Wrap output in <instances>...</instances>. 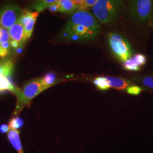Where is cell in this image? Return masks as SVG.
Wrapping results in <instances>:
<instances>
[{
    "label": "cell",
    "mask_w": 153,
    "mask_h": 153,
    "mask_svg": "<svg viewBox=\"0 0 153 153\" xmlns=\"http://www.w3.org/2000/svg\"><path fill=\"white\" fill-rule=\"evenodd\" d=\"M100 22L90 11L78 10L72 14L63 28L62 38L74 42L97 38L101 33Z\"/></svg>",
    "instance_id": "obj_1"
},
{
    "label": "cell",
    "mask_w": 153,
    "mask_h": 153,
    "mask_svg": "<svg viewBox=\"0 0 153 153\" xmlns=\"http://www.w3.org/2000/svg\"><path fill=\"white\" fill-rule=\"evenodd\" d=\"M124 5L121 0H97L92 8L93 14L99 22L109 24L115 21Z\"/></svg>",
    "instance_id": "obj_2"
},
{
    "label": "cell",
    "mask_w": 153,
    "mask_h": 153,
    "mask_svg": "<svg viewBox=\"0 0 153 153\" xmlns=\"http://www.w3.org/2000/svg\"><path fill=\"white\" fill-rule=\"evenodd\" d=\"M48 88L44 86L41 78L33 79L27 82L22 89L18 88L15 95L17 98L16 107L14 111V116L16 117L22 109L30 103L33 99Z\"/></svg>",
    "instance_id": "obj_3"
},
{
    "label": "cell",
    "mask_w": 153,
    "mask_h": 153,
    "mask_svg": "<svg viewBox=\"0 0 153 153\" xmlns=\"http://www.w3.org/2000/svg\"><path fill=\"white\" fill-rule=\"evenodd\" d=\"M107 43L111 53L120 62L125 63L134 55L129 42L119 33H108Z\"/></svg>",
    "instance_id": "obj_4"
},
{
    "label": "cell",
    "mask_w": 153,
    "mask_h": 153,
    "mask_svg": "<svg viewBox=\"0 0 153 153\" xmlns=\"http://www.w3.org/2000/svg\"><path fill=\"white\" fill-rule=\"evenodd\" d=\"M128 9L136 21L153 27V0L129 1Z\"/></svg>",
    "instance_id": "obj_5"
},
{
    "label": "cell",
    "mask_w": 153,
    "mask_h": 153,
    "mask_svg": "<svg viewBox=\"0 0 153 153\" xmlns=\"http://www.w3.org/2000/svg\"><path fill=\"white\" fill-rule=\"evenodd\" d=\"M23 10L14 4H9L0 9V26L9 30L18 22Z\"/></svg>",
    "instance_id": "obj_6"
},
{
    "label": "cell",
    "mask_w": 153,
    "mask_h": 153,
    "mask_svg": "<svg viewBox=\"0 0 153 153\" xmlns=\"http://www.w3.org/2000/svg\"><path fill=\"white\" fill-rule=\"evenodd\" d=\"M38 16V13L36 11L31 12L23 10L19 21L24 28L25 36L26 40L30 38L32 35Z\"/></svg>",
    "instance_id": "obj_7"
},
{
    "label": "cell",
    "mask_w": 153,
    "mask_h": 153,
    "mask_svg": "<svg viewBox=\"0 0 153 153\" xmlns=\"http://www.w3.org/2000/svg\"><path fill=\"white\" fill-rule=\"evenodd\" d=\"M146 63V57L142 54L134 55L129 60L124 63V68L128 71H139Z\"/></svg>",
    "instance_id": "obj_8"
},
{
    "label": "cell",
    "mask_w": 153,
    "mask_h": 153,
    "mask_svg": "<svg viewBox=\"0 0 153 153\" xmlns=\"http://www.w3.org/2000/svg\"><path fill=\"white\" fill-rule=\"evenodd\" d=\"M9 32L10 37V41H15L21 46L26 40L25 36L24 28L21 23L18 21L9 30Z\"/></svg>",
    "instance_id": "obj_9"
},
{
    "label": "cell",
    "mask_w": 153,
    "mask_h": 153,
    "mask_svg": "<svg viewBox=\"0 0 153 153\" xmlns=\"http://www.w3.org/2000/svg\"><path fill=\"white\" fill-rule=\"evenodd\" d=\"M105 78L108 82L109 88L126 91L128 88L134 85L131 81L122 77L109 76H105Z\"/></svg>",
    "instance_id": "obj_10"
},
{
    "label": "cell",
    "mask_w": 153,
    "mask_h": 153,
    "mask_svg": "<svg viewBox=\"0 0 153 153\" xmlns=\"http://www.w3.org/2000/svg\"><path fill=\"white\" fill-rule=\"evenodd\" d=\"M20 131L18 130L10 129L7 133V138L12 146L18 153H24L20 138Z\"/></svg>",
    "instance_id": "obj_11"
},
{
    "label": "cell",
    "mask_w": 153,
    "mask_h": 153,
    "mask_svg": "<svg viewBox=\"0 0 153 153\" xmlns=\"http://www.w3.org/2000/svg\"><path fill=\"white\" fill-rule=\"evenodd\" d=\"M59 3L60 7V12L65 14L74 13L79 10V6L76 1L73 0H60Z\"/></svg>",
    "instance_id": "obj_12"
},
{
    "label": "cell",
    "mask_w": 153,
    "mask_h": 153,
    "mask_svg": "<svg viewBox=\"0 0 153 153\" xmlns=\"http://www.w3.org/2000/svg\"><path fill=\"white\" fill-rule=\"evenodd\" d=\"M14 69V62L10 59L0 60V74L6 77L10 76Z\"/></svg>",
    "instance_id": "obj_13"
},
{
    "label": "cell",
    "mask_w": 153,
    "mask_h": 153,
    "mask_svg": "<svg viewBox=\"0 0 153 153\" xmlns=\"http://www.w3.org/2000/svg\"><path fill=\"white\" fill-rule=\"evenodd\" d=\"M18 90V88L13 85L7 77L0 74V93L8 90L15 94Z\"/></svg>",
    "instance_id": "obj_14"
},
{
    "label": "cell",
    "mask_w": 153,
    "mask_h": 153,
    "mask_svg": "<svg viewBox=\"0 0 153 153\" xmlns=\"http://www.w3.org/2000/svg\"><path fill=\"white\" fill-rule=\"evenodd\" d=\"M55 0H40L36 1L33 4V9H34L36 12L40 13L46 9H48L49 6L52 4L55 3Z\"/></svg>",
    "instance_id": "obj_15"
},
{
    "label": "cell",
    "mask_w": 153,
    "mask_h": 153,
    "mask_svg": "<svg viewBox=\"0 0 153 153\" xmlns=\"http://www.w3.org/2000/svg\"><path fill=\"white\" fill-rule=\"evenodd\" d=\"M76 1L79 6V10L88 11L89 9L93 8L97 0H79Z\"/></svg>",
    "instance_id": "obj_16"
},
{
    "label": "cell",
    "mask_w": 153,
    "mask_h": 153,
    "mask_svg": "<svg viewBox=\"0 0 153 153\" xmlns=\"http://www.w3.org/2000/svg\"><path fill=\"white\" fill-rule=\"evenodd\" d=\"M94 84L100 90H107L109 89V84L105 76H100L94 80Z\"/></svg>",
    "instance_id": "obj_17"
},
{
    "label": "cell",
    "mask_w": 153,
    "mask_h": 153,
    "mask_svg": "<svg viewBox=\"0 0 153 153\" xmlns=\"http://www.w3.org/2000/svg\"><path fill=\"white\" fill-rule=\"evenodd\" d=\"M41 79L44 86L48 88H50L55 84L56 81V74L54 73H49L42 78Z\"/></svg>",
    "instance_id": "obj_18"
},
{
    "label": "cell",
    "mask_w": 153,
    "mask_h": 153,
    "mask_svg": "<svg viewBox=\"0 0 153 153\" xmlns=\"http://www.w3.org/2000/svg\"><path fill=\"white\" fill-rule=\"evenodd\" d=\"M23 125V121L18 116L13 117L9 123V126L10 129L18 130Z\"/></svg>",
    "instance_id": "obj_19"
},
{
    "label": "cell",
    "mask_w": 153,
    "mask_h": 153,
    "mask_svg": "<svg viewBox=\"0 0 153 153\" xmlns=\"http://www.w3.org/2000/svg\"><path fill=\"white\" fill-rule=\"evenodd\" d=\"M11 48L10 42H7L0 44V57L4 58L7 56Z\"/></svg>",
    "instance_id": "obj_20"
},
{
    "label": "cell",
    "mask_w": 153,
    "mask_h": 153,
    "mask_svg": "<svg viewBox=\"0 0 153 153\" xmlns=\"http://www.w3.org/2000/svg\"><path fill=\"white\" fill-rule=\"evenodd\" d=\"M7 42H10V37L9 30L2 28L1 36L0 37V44Z\"/></svg>",
    "instance_id": "obj_21"
},
{
    "label": "cell",
    "mask_w": 153,
    "mask_h": 153,
    "mask_svg": "<svg viewBox=\"0 0 153 153\" xmlns=\"http://www.w3.org/2000/svg\"><path fill=\"white\" fill-rule=\"evenodd\" d=\"M127 93L129 94H131V95H138L140 94V93H141L142 91V88L137 86L135 84L133 86H131L130 88H128L126 91Z\"/></svg>",
    "instance_id": "obj_22"
},
{
    "label": "cell",
    "mask_w": 153,
    "mask_h": 153,
    "mask_svg": "<svg viewBox=\"0 0 153 153\" xmlns=\"http://www.w3.org/2000/svg\"><path fill=\"white\" fill-rule=\"evenodd\" d=\"M51 12H60V7L59 3V1H56L55 3L52 4L48 8Z\"/></svg>",
    "instance_id": "obj_23"
},
{
    "label": "cell",
    "mask_w": 153,
    "mask_h": 153,
    "mask_svg": "<svg viewBox=\"0 0 153 153\" xmlns=\"http://www.w3.org/2000/svg\"><path fill=\"white\" fill-rule=\"evenodd\" d=\"M10 130V128L9 126L6 124H2L0 126V132L2 134L8 133Z\"/></svg>",
    "instance_id": "obj_24"
},
{
    "label": "cell",
    "mask_w": 153,
    "mask_h": 153,
    "mask_svg": "<svg viewBox=\"0 0 153 153\" xmlns=\"http://www.w3.org/2000/svg\"><path fill=\"white\" fill-rule=\"evenodd\" d=\"M10 44H11V47L14 48H18L19 47L21 46L18 43H17L15 41H10Z\"/></svg>",
    "instance_id": "obj_25"
},
{
    "label": "cell",
    "mask_w": 153,
    "mask_h": 153,
    "mask_svg": "<svg viewBox=\"0 0 153 153\" xmlns=\"http://www.w3.org/2000/svg\"><path fill=\"white\" fill-rule=\"evenodd\" d=\"M2 27H1L0 26V37H1V33H2Z\"/></svg>",
    "instance_id": "obj_26"
}]
</instances>
